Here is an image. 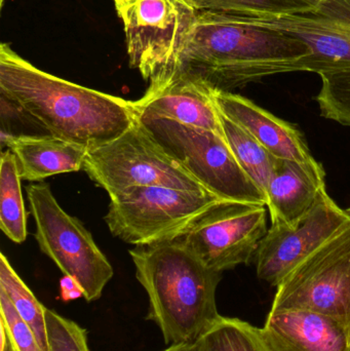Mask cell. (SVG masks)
I'll return each mask as SVG.
<instances>
[{
    "instance_id": "cell-1",
    "label": "cell",
    "mask_w": 350,
    "mask_h": 351,
    "mask_svg": "<svg viewBox=\"0 0 350 351\" xmlns=\"http://www.w3.org/2000/svg\"><path fill=\"white\" fill-rule=\"evenodd\" d=\"M0 94L49 135L88 152L123 135L137 117L132 101L47 73L8 43L0 47Z\"/></svg>"
},
{
    "instance_id": "cell-2",
    "label": "cell",
    "mask_w": 350,
    "mask_h": 351,
    "mask_svg": "<svg viewBox=\"0 0 350 351\" xmlns=\"http://www.w3.org/2000/svg\"><path fill=\"white\" fill-rule=\"evenodd\" d=\"M310 55L296 37L248 16L199 12L176 72L230 92L266 76L292 72Z\"/></svg>"
},
{
    "instance_id": "cell-3",
    "label": "cell",
    "mask_w": 350,
    "mask_h": 351,
    "mask_svg": "<svg viewBox=\"0 0 350 351\" xmlns=\"http://www.w3.org/2000/svg\"><path fill=\"white\" fill-rule=\"evenodd\" d=\"M129 255L148 296L146 319L158 326L166 346L197 341L219 319L216 292L222 272L180 241L137 245Z\"/></svg>"
},
{
    "instance_id": "cell-4",
    "label": "cell",
    "mask_w": 350,
    "mask_h": 351,
    "mask_svg": "<svg viewBox=\"0 0 350 351\" xmlns=\"http://www.w3.org/2000/svg\"><path fill=\"white\" fill-rule=\"evenodd\" d=\"M123 24L129 65L146 82L175 73L199 10L190 0H113Z\"/></svg>"
},
{
    "instance_id": "cell-5",
    "label": "cell",
    "mask_w": 350,
    "mask_h": 351,
    "mask_svg": "<svg viewBox=\"0 0 350 351\" xmlns=\"http://www.w3.org/2000/svg\"><path fill=\"white\" fill-rule=\"evenodd\" d=\"M136 115L164 152L208 191L222 200L266 206L265 194L242 170L225 137L172 119Z\"/></svg>"
},
{
    "instance_id": "cell-6",
    "label": "cell",
    "mask_w": 350,
    "mask_h": 351,
    "mask_svg": "<svg viewBox=\"0 0 350 351\" xmlns=\"http://www.w3.org/2000/svg\"><path fill=\"white\" fill-rule=\"evenodd\" d=\"M26 191L39 249L77 282L88 302L99 300L114 276L110 262L84 225L61 208L47 183L30 184Z\"/></svg>"
},
{
    "instance_id": "cell-7",
    "label": "cell",
    "mask_w": 350,
    "mask_h": 351,
    "mask_svg": "<svg viewBox=\"0 0 350 351\" xmlns=\"http://www.w3.org/2000/svg\"><path fill=\"white\" fill-rule=\"evenodd\" d=\"M210 192L134 186L110 196L105 222L114 237L150 245L179 239L191 223L220 202Z\"/></svg>"
},
{
    "instance_id": "cell-8",
    "label": "cell",
    "mask_w": 350,
    "mask_h": 351,
    "mask_svg": "<svg viewBox=\"0 0 350 351\" xmlns=\"http://www.w3.org/2000/svg\"><path fill=\"white\" fill-rule=\"evenodd\" d=\"M82 170L109 196L134 186L209 192L164 152L138 117L123 135L88 152Z\"/></svg>"
},
{
    "instance_id": "cell-9",
    "label": "cell",
    "mask_w": 350,
    "mask_h": 351,
    "mask_svg": "<svg viewBox=\"0 0 350 351\" xmlns=\"http://www.w3.org/2000/svg\"><path fill=\"white\" fill-rule=\"evenodd\" d=\"M281 311L321 313L350 327V225L279 282L271 311Z\"/></svg>"
},
{
    "instance_id": "cell-10",
    "label": "cell",
    "mask_w": 350,
    "mask_h": 351,
    "mask_svg": "<svg viewBox=\"0 0 350 351\" xmlns=\"http://www.w3.org/2000/svg\"><path fill=\"white\" fill-rule=\"evenodd\" d=\"M263 204L220 200L197 217L179 239L205 266L223 272L254 259L267 231Z\"/></svg>"
},
{
    "instance_id": "cell-11",
    "label": "cell",
    "mask_w": 350,
    "mask_h": 351,
    "mask_svg": "<svg viewBox=\"0 0 350 351\" xmlns=\"http://www.w3.org/2000/svg\"><path fill=\"white\" fill-rule=\"evenodd\" d=\"M350 225L345 210L323 190L314 208L293 225L273 226L255 254L257 276L273 287Z\"/></svg>"
},
{
    "instance_id": "cell-12",
    "label": "cell",
    "mask_w": 350,
    "mask_h": 351,
    "mask_svg": "<svg viewBox=\"0 0 350 351\" xmlns=\"http://www.w3.org/2000/svg\"><path fill=\"white\" fill-rule=\"evenodd\" d=\"M248 18L288 33L310 47V55L296 62L292 72L321 75L350 71V0H323L312 12L285 18Z\"/></svg>"
},
{
    "instance_id": "cell-13",
    "label": "cell",
    "mask_w": 350,
    "mask_h": 351,
    "mask_svg": "<svg viewBox=\"0 0 350 351\" xmlns=\"http://www.w3.org/2000/svg\"><path fill=\"white\" fill-rule=\"evenodd\" d=\"M136 114H148L214 132L224 137L213 88L175 72L149 82L142 98L132 101Z\"/></svg>"
},
{
    "instance_id": "cell-14",
    "label": "cell",
    "mask_w": 350,
    "mask_h": 351,
    "mask_svg": "<svg viewBox=\"0 0 350 351\" xmlns=\"http://www.w3.org/2000/svg\"><path fill=\"white\" fill-rule=\"evenodd\" d=\"M218 110L252 135L271 156L322 170L297 128L271 114L253 101L225 90L213 88Z\"/></svg>"
},
{
    "instance_id": "cell-15",
    "label": "cell",
    "mask_w": 350,
    "mask_h": 351,
    "mask_svg": "<svg viewBox=\"0 0 350 351\" xmlns=\"http://www.w3.org/2000/svg\"><path fill=\"white\" fill-rule=\"evenodd\" d=\"M261 332L271 351H350L349 328L312 311H269Z\"/></svg>"
},
{
    "instance_id": "cell-16",
    "label": "cell",
    "mask_w": 350,
    "mask_h": 351,
    "mask_svg": "<svg viewBox=\"0 0 350 351\" xmlns=\"http://www.w3.org/2000/svg\"><path fill=\"white\" fill-rule=\"evenodd\" d=\"M325 177L324 169L277 158L265 192L271 225L287 226L303 218L326 189Z\"/></svg>"
},
{
    "instance_id": "cell-17",
    "label": "cell",
    "mask_w": 350,
    "mask_h": 351,
    "mask_svg": "<svg viewBox=\"0 0 350 351\" xmlns=\"http://www.w3.org/2000/svg\"><path fill=\"white\" fill-rule=\"evenodd\" d=\"M14 154L21 179L42 181L84 168L88 150L53 135H12L2 139Z\"/></svg>"
},
{
    "instance_id": "cell-18",
    "label": "cell",
    "mask_w": 350,
    "mask_h": 351,
    "mask_svg": "<svg viewBox=\"0 0 350 351\" xmlns=\"http://www.w3.org/2000/svg\"><path fill=\"white\" fill-rule=\"evenodd\" d=\"M21 176L14 154H1L0 165V228L16 243L27 239V213L21 188Z\"/></svg>"
},
{
    "instance_id": "cell-19",
    "label": "cell",
    "mask_w": 350,
    "mask_h": 351,
    "mask_svg": "<svg viewBox=\"0 0 350 351\" xmlns=\"http://www.w3.org/2000/svg\"><path fill=\"white\" fill-rule=\"evenodd\" d=\"M224 137L236 160L246 174L265 194L275 168V156H271L252 135L220 113ZM266 197V195H265Z\"/></svg>"
},
{
    "instance_id": "cell-20",
    "label": "cell",
    "mask_w": 350,
    "mask_h": 351,
    "mask_svg": "<svg viewBox=\"0 0 350 351\" xmlns=\"http://www.w3.org/2000/svg\"><path fill=\"white\" fill-rule=\"evenodd\" d=\"M199 12H220L251 18L277 19L306 14L323 0H190Z\"/></svg>"
},
{
    "instance_id": "cell-21",
    "label": "cell",
    "mask_w": 350,
    "mask_h": 351,
    "mask_svg": "<svg viewBox=\"0 0 350 351\" xmlns=\"http://www.w3.org/2000/svg\"><path fill=\"white\" fill-rule=\"evenodd\" d=\"M0 289L5 292L21 319L32 330L43 350L49 351L45 308L18 276L4 254L0 255Z\"/></svg>"
},
{
    "instance_id": "cell-22",
    "label": "cell",
    "mask_w": 350,
    "mask_h": 351,
    "mask_svg": "<svg viewBox=\"0 0 350 351\" xmlns=\"http://www.w3.org/2000/svg\"><path fill=\"white\" fill-rule=\"evenodd\" d=\"M197 341L199 351H271L261 329L222 315Z\"/></svg>"
},
{
    "instance_id": "cell-23",
    "label": "cell",
    "mask_w": 350,
    "mask_h": 351,
    "mask_svg": "<svg viewBox=\"0 0 350 351\" xmlns=\"http://www.w3.org/2000/svg\"><path fill=\"white\" fill-rule=\"evenodd\" d=\"M49 351H90L88 331L55 311H45Z\"/></svg>"
},
{
    "instance_id": "cell-24",
    "label": "cell",
    "mask_w": 350,
    "mask_h": 351,
    "mask_svg": "<svg viewBox=\"0 0 350 351\" xmlns=\"http://www.w3.org/2000/svg\"><path fill=\"white\" fill-rule=\"evenodd\" d=\"M0 326L8 335V351H45L34 333L21 319L3 290L0 289Z\"/></svg>"
},
{
    "instance_id": "cell-25",
    "label": "cell",
    "mask_w": 350,
    "mask_h": 351,
    "mask_svg": "<svg viewBox=\"0 0 350 351\" xmlns=\"http://www.w3.org/2000/svg\"><path fill=\"white\" fill-rule=\"evenodd\" d=\"M61 290L62 298L65 302L84 297L82 289L79 288L77 282L69 276H64L63 280H61Z\"/></svg>"
},
{
    "instance_id": "cell-26",
    "label": "cell",
    "mask_w": 350,
    "mask_h": 351,
    "mask_svg": "<svg viewBox=\"0 0 350 351\" xmlns=\"http://www.w3.org/2000/svg\"><path fill=\"white\" fill-rule=\"evenodd\" d=\"M162 351H199V341L170 346Z\"/></svg>"
},
{
    "instance_id": "cell-27",
    "label": "cell",
    "mask_w": 350,
    "mask_h": 351,
    "mask_svg": "<svg viewBox=\"0 0 350 351\" xmlns=\"http://www.w3.org/2000/svg\"><path fill=\"white\" fill-rule=\"evenodd\" d=\"M345 214H347V216H349V218L350 219V208H345Z\"/></svg>"
},
{
    "instance_id": "cell-28",
    "label": "cell",
    "mask_w": 350,
    "mask_h": 351,
    "mask_svg": "<svg viewBox=\"0 0 350 351\" xmlns=\"http://www.w3.org/2000/svg\"><path fill=\"white\" fill-rule=\"evenodd\" d=\"M4 2H5V0H0V3H1V8H3Z\"/></svg>"
},
{
    "instance_id": "cell-29",
    "label": "cell",
    "mask_w": 350,
    "mask_h": 351,
    "mask_svg": "<svg viewBox=\"0 0 350 351\" xmlns=\"http://www.w3.org/2000/svg\"><path fill=\"white\" fill-rule=\"evenodd\" d=\"M349 333H350V327H349Z\"/></svg>"
}]
</instances>
